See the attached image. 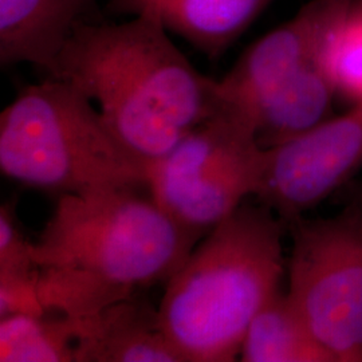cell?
Listing matches in <instances>:
<instances>
[{
  "mask_svg": "<svg viewBox=\"0 0 362 362\" xmlns=\"http://www.w3.org/2000/svg\"><path fill=\"white\" fill-rule=\"evenodd\" d=\"M345 191V202L354 203L362 209V181L353 180L342 188Z\"/></svg>",
  "mask_w": 362,
  "mask_h": 362,
  "instance_id": "17",
  "label": "cell"
},
{
  "mask_svg": "<svg viewBox=\"0 0 362 362\" xmlns=\"http://www.w3.org/2000/svg\"><path fill=\"white\" fill-rule=\"evenodd\" d=\"M76 362H182L165 336L160 311L141 294L70 317Z\"/></svg>",
  "mask_w": 362,
  "mask_h": 362,
  "instance_id": "9",
  "label": "cell"
},
{
  "mask_svg": "<svg viewBox=\"0 0 362 362\" xmlns=\"http://www.w3.org/2000/svg\"><path fill=\"white\" fill-rule=\"evenodd\" d=\"M140 189L61 196L33 243L46 311L81 317L167 284L203 239Z\"/></svg>",
  "mask_w": 362,
  "mask_h": 362,
  "instance_id": "1",
  "label": "cell"
},
{
  "mask_svg": "<svg viewBox=\"0 0 362 362\" xmlns=\"http://www.w3.org/2000/svg\"><path fill=\"white\" fill-rule=\"evenodd\" d=\"M349 0H313L294 18L252 43L218 81L220 97L242 110L318 58Z\"/></svg>",
  "mask_w": 362,
  "mask_h": 362,
  "instance_id": "8",
  "label": "cell"
},
{
  "mask_svg": "<svg viewBox=\"0 0 362 362\" xmlns=\"http://www.w3.org/2000/svg\"><path fill=\"white\" fill-rule=\"evenodd\" d=\"M95 0H0V64H30L52 77L59 54Z\"/></svg>",
  "mask_w": 362,
  "mask_h": 362,
  "instance_id": "11",
  "label": "cell"
},
{
  "mask_svg": "<svg viewBox=\"0 0 362 362\" xmlns=\"http://www.w3.org/2000/svg\"><path fill=\"white\" fill-rule=\"evenodd\" d=\"M288 297L336 362H362V209L287 224Z\"/></svg>",
  "mask_w": 362,
  "mask_h": 362,
  "instance_id": "6",
  "label": "cell"
},
{
  "mask_svg": "<svg viewBox=\"0 0 362 362\" xmlns=\"http://www.w3.org/2000/svg\"><path fill=\"white\" fill-rule=\"evenodd\" d=\"M272 0H109L116 15H146L216 59L240 38Z\"/></svg>",
  "mask_w": 362,
  "mask_h": 362,
  "instance_id": "10",
  "label": "cell"
},
{
  "mask_svg": "<svg viewBox=\"0 0 362 362\" xmlns=\"http://www.w3.org/2000/svg\"><path fill=\"white\" fill-rule=\"evenodd\" d=\"M0 361L76 362L70 317L46 311L0 318Z\"/></svg>",
  "mask_w": 362,
  "mask_h": 362,
  "instance_id": "14",
  "label": "cell"
},
{
  "mask_svg": "<svg viewBox=\"0 0 362 362\" xmlns=\"http://www.w3.org/2000/svg\"><path fill=\"white\" fill-rule=\"evenodd\" d=\"M362 168V103L264 152L255 197L285 221L345 188Z\"/></svg>",
  "mask_w": 362,
  "mask_h": 362,
  "instance_id": "7",
  "label": "cell"
},
{
  "mask_svg": "<svg viewBox=\"0 0 362 362\" xmlns=\"http://www.w3.org/2000/svg\"><path fill=\"white\" fill-rule=\"evenodd\" d=\"M239 357L245 362H336L282 290L248 326Z\"/></svg>",
  "mask_w": 362,
  "mask_h": 362,
  "instance_id": "13",
  "label": "cell"
},
{
  "mask_svg": "<svg viewBox=\"0 0 362 362\" xmlns=\"http://www.w3.org/2000/svg\"><path fill=\"white\" fill-rule=\"evenodd\" d=\"M1 173L49 194L148 188L146 167L90 100L62 79L28 85L0 115Z\"/></svg>",
  "mask_w": 362,
  "mask_h": 362,
  "instance_id": "4",
  "label": "cell"
},
{
  "mask_svg": "<svg viewBox=\"0 0 362 362\" xmlns=\"http://www.w3.org/2000/svg\"><path fill=\"white\" fill-rule=\"evenodd\" d=\"M336 88L318 58L263 94L248 109L259 146L270 149L333 117Z\"/></svg>",
  "mask_w": 362,
  "mask_h": 362,
  "instance_id": "12",
  "label": "cell"
},
{
  "mask_svg": "<svg viewBox=\"0 0 362 362\" xmlns=\"http://www.w3.org/2000/svg\"><path fill=\"white\" fill-rule=\"evenodd\" d=\"M52 78L97 105L112 132L148 168L221 104L218 81L202 74L146 15L124 23L79 22Z\"/></svg>",
  "mask_w": 362,
  "mask_h": 362,
  "instance_id": "2",
  "label": "cell"
},
{
  "mask_svg": "<svg viewBox=\"0 0 362 362\" xmlns=\"http://www.w3.org/2000/svg\"><path fill=\"white\" fill-rule=\"evenodd\" d=\"M264 152L250 116L221 98L211 116L148 165L149 194L181 227L204 238L255 196Z\"/></svg>",
  "mask_w": 362,
  "mask_h": 362,
  "instance_id": "5",
  "label": "cell"
},
{
  "mask_svg": "<svg viewBox=\"0 0 362 362\" xmlns=\"http://www.w3.org/2000/svg\"><path fill=\"white\" fill-rule=\"evenodd\" d=\"M43 313L33 242L19 226L15 203H4L0 208V318Z\"/></svg>",
  "mask_w": 362,
  "mask_h": 362,
  "instance_id": "15",
  "label": "cell"
},
{
  "mask_svg": "<svg viewBox=\"0 0 362 362\" xmlns=\"http://www.w3.org/2000/svg\"><path fill=\"white\" fill-rule=\"evenodd\" d=\"M285 221L242 203L207 233L165 284L158 311L182 362H230L247 329L279 290Z\"/></svg>",
  "mask_w": 362,
  "mask_h": 362,
  "instance_id": "3",
  "label": "cell"
},
{
  "mask_svg": "<svg viewBox=\"0 0 362 362\" xmlns=\"http://www.w3.org/2000/svg\"><path fill=\"white\" fill-rule=\"evenodd\" d=\"M320 61L337 95L362 103V0H349L325 40Z\"/></svg>",
  "mask_w": 362,
  "mask_h": 362,
  "instance_id": "16",
  "label": "cell"
}]
</instances>
